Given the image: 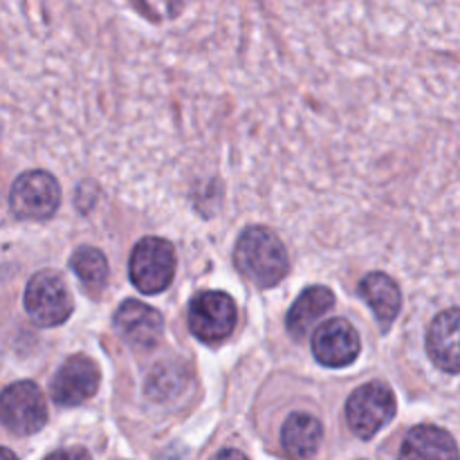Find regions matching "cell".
<instances>
[{
    "label": "cell",
    "instance_id": "cell-1",
    "mask_svg": "<svg viewBox=\"0 0 460 460\" xmlns=\"http://www.w3.org/2000/svg\"><path fill=\"white\" fill-rule=\"evenodd\" d=\"M234 261L247 279L261 288H272L288 274V252L281 238L265 227H250L241 234Z\"/></svg>",
    "mask_w": 460,
    "mask_h": 460
},
{
    "label": "cell",
    "instance_id": "cell-3",
    "mask_svg": "<svg viewBox=\"0 0 460 460\" xmlns=\"http://www.w3.org/2000/svg\"><path fill=\"white\" fill-rule=\"evenodd\" d=\"M128 274L133 286L144 295L166 290L175 277V252L171 243L155 236L142 238L130 254Z\"/></svg>",
    "mask_w": 460,
    "mask_h": 460
},
{
    "label": "cell",
    "instance_id": "cell-13",
    "mask_svg": "<svg viewBox=\"0 0 460 460\" xmlns=\"http://www.w3.org/2000/svg\"><path fill=\"white\" fill-rule=\"evenodd\" d=\"M335 305V295L323 286H313L299 295L288 313V332L295 340H304L310 328Z\"/></svg>",
    "mask_w": 460,
    "mask_h": 460
},
{
    "label": "cell",
    "instance_id": "cell-11",
    "mask_svg": "<svg viewBox=\"0 0 460 460\" xmlns=\"http://www.w3.org/2000/svg\"><path fill=\"white\" fill-rule=\"evenodd\" d=\"M427 353L445 373H460V308H449L431 322Z\"/></svg>",
    "mask_w": 460,
    "mask_h": 460
},
{
    "label": "cell",
    "instance_id": "cell-4",
    "mask_svg": "<svg viewBox=\"0 0 460 460\" xmlns=\"http://www.w3.org/2000/svg\"><path fill=\"white\" fill-rule=\"evenodd\" d=\"M395 416V395L382 382H368L359 386L346 402V420L350 431L368 440L391 422Z\"/></svg>",
    "mask_w": 460,
    "mask_h": 460
},
{
    "label": "cell",
    "instance_id": "cell-19",
    "mask_svg": "<svg viewBox=\"0 0 460 460\" xmlns=\"http://www.w3.org/2000/svg\"><path fill=\"white\" fill-rule=\"evenodd\" d=\"M0 460H18L16 456H13L12 452H9V449H4V447H0Z\"/></svg>",
    "mask_w": 460,
    "mask_h": 460
},
{
    "label": "cell",
    "instance_id": "cell-8",
    "mask_svg": "<svg viewBox=\"0 0 460 460\" xmlns=\"http://www.w3.org/2000/svg\"><path fill=\"white\" fill-rule=\"evenodd\" d=\"M99 382H102V376H99L97 364L85 355H72L61 364L49 391H52V400L57 404L76 407L97 394Z\"/></svg>",
    "mask_w": 460,
    "mask_h": 460
},
{
    "label": "cell",
    "instance_id": "cell-10",
    "mask_svg": "<svg viewBox=\"0 0 460 460\" xmlns=\"http://www.w3.org/2000/svg\"><path fill=\"white\" fill-rule=\"evenodd\" d=\"M162 328H164L162 314L142 301H124L115 313V331L124 337L130 349L142 353L155 349L162 337Z\"/></svg>",
    "mask_w": 460,
    "mask_h": 460
},
{
    "label": "cell",
    "instance_id": "cell-15",
    "mask_svg": "<svg viewBox=\"0 0 460 460\" xmlns=\"http://www.w3.org/2000/svg\"><path fill=\"white\" fill-rule=\"evenodd\" d=\"M323 427L310 413H292L286 420L281 431V445L288 456L304 460L314 456V452L322 445Z\"/></svg>",
    "mask_w": 460,
    "mask_h": 460
},
{
    "label": "cell",
    "instance_id": "cell-14",
    "mask_svg": "<svg viewBox=\"0 0 460 460\" xmlns=\"http://www.w3.org/2000/svg\"><path fill=\"white\" fill-rule=\"evenodd\" d=\"M359 295L364 296L368 305L373 308L376 317L380 319L382 328H389L395 322L402 305V295H400L398 283L385 272H371L359 283Z\"/></svg>",
    "mask_w": 460,
    "mask_h": 460
},
{
    "label": "cell",
    "instance_id": "cell-18",
    "mask_svg": "<svg viewBox=\"0 0 460 460\" xmlns=\"http://www.w3.org/2000/svg\"><path fill=\"white\" fill-rule=\"evenodd\" d=\"M211 460H247V456L238 452V449H223V452L216 454Z\"/></svg>",
    "mask_w": 460,
    "mask_h": 460
},
{
    "label": "cell",
    "instance_id": "cell-2",
    "mask_svg": "<svg viewBox=\"0 0 460 460\" xmlns=\"http://www.w3.org/2000/svg\"><path fill=\"white\" fill-rule=\"evenodd\" d=\"M25 310L39 326H61L75 310L66 281L54 270H40L25 288Z\"/></svg>",
    "mask_w": 460,
    "mask_h": 460
},
{
    "label": "cell",
    "instance_id": "cell-5",
    "mask_svg": "<svg viewBox=\"0 0 460 460\" xmlns=\"http://www.w3.org/2000/svg\"><path fill=\"white\" fill-rule=\"evenodd\" d=\"M238 322V308L225 292L207 290L193 296L189 305V328L193 335L207 344L227 340Z\"/></svg>",
    "mask_w": 460,
    "mask_h": 460
},
{
    "label": "cell",
    "instance_id": "cell-12",
    "mask_svg": "<svg viewBox=\"0 0 460 460\" xmlns=\"http://www.w3.org/2000/svg\"><path fill=\"white\" fill-rule=\"evenodd\" d=\"M398 460H460V454L456 440L447 431L420 425L407 434Z\"/></svg>",
    "mask_w": 460,
    "mask_h": 460
},
{
    "label": "cell",
    "instance_id": "cell-16",
    "mask_svg": "<svg viewBox=\"0 0 460 460\" xmlns=\"http://www.w3.org/2000/svg\"><path fill=\"white\" fill-rule=\"evenodd\" d=\"M72 270L81 283L88 288H102L108 279V261L103 252L94 250V247H81L72 254L70 261Z\"/></svg>",
    "mask_w": 460,
    "mask_h": 460
},
{
    "label": "cell",
    "instance_id": "cell-17",
    "mask_svg": "<svg viewBox=\"0 0 460 460\" xmlns=\"http://www.w3.org/2000/svg\"><path fill=\"white\" fill-rule=\"evenodd\" d=\"M45 460H90V454L81 447H70V449H58V452L49 454Z\"/></svg>",
    "mask_w": 460,
    "mask_h": 460
},
{
    "label": "cell",
    "instance_id": "cell-9",
    "mask_svg": "<svg viewBox=\"0 0 460 460\" xmlns=\"http://www.w3.org/2000/svg\"><path fill=\"white\" fill-rule=\"evenodd\" d=\"M313 353L328 368H344L359 355V335L346 319H328L314 331Z\"/></svg>",
    "mask_w": 460,
    "mask_h": 460
},
{
    "label": "cell",
    "instance_id": "cell-6",
    "mask_svg": "<svg viewBox=\"0 0 460 460\" xmlns=\"http://www.w3.org/2000/svg\"><path fill=\"white\" fill-rule=\"evenodd\" d=\"M0 422L18 436L36 434L48 422L43 391L34 382H16L0 391Z\"/></svg>",
    "mask_w": 460,
    "mask_h": 460
},
{
    "label": "cell",
    "instance_id": "cell-7",
    "mask_svg": "<svg viewBox=\"0 0 460 460\" xmlns=\"http://www.w3.org/2000/svg\"><path fill=\"white\" fill-rule=\"evenodd\" d=\"M61 189L58 182L45 171H27L18 175L9 193V207L22 220L49 218L58 209Z\"/></svg>",
    "mask_w": 460,
    "mask_h": 460
}]
</instances>
